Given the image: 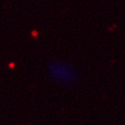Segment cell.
<instances>
[{"label":"cell","instance_id":"6da1fadb","mask_svg":"<svg viewBox=\"0 0 125 125\" xmlns=\"http://www.w3.org/2000/svg\"><path fill=\"white\" fill-rule=\"evenodd\" d=\"M49 73L52 79L63 85H72L77 80V74L73 67L63 61L55 60L49 65Z\"/></svg>","mask_w":125,"mask_h":125}]
</instances>
